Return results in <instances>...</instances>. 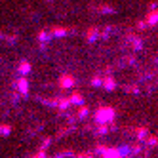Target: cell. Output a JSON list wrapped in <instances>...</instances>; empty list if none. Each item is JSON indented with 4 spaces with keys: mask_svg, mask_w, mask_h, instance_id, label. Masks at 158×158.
Listing matches in <instances>:
<instances>
[{
    "mask_svg": "<svg viewBox=\"0 0 158 158\" xmlns=\"http://www.w3.org/2000/svg\"><path fill=\"white\" fill-rule=\"evenodd\" d=\"M112 118H114V110H112V109H99V112L95 114L97 122H109Z\"/></svg>",
    "mask_w": 158,
    "mask_h": 158,
    "instance_id": "obj_1",
    "label": "cell"
},
{
    "mask_svg": "<svg viewBox=\"0 0 158 158\" xmlns=\"http://www.w3.org/2000/svg\"><path fill=\"white\" fill-rule=\"evenodd\" d=\"M92 84H94V86H99V84H103V80H101V78H99V76H95Z\"/></svg>",
    "mask_w": 158,
    "mask_h": 158,
    "instance_id": "obj_12",
    "label": "cell"
},
{
    "mask_svg": "<svg viewBox=\"0 0 158 158\" xmlns=\"http://www.w3.org/2000/svg\"><path fill=\"white\" fill-rule=\"evenodd\" d=\"M69 101H71V103H76V105H82V95L80 94H73V97Z\"/></svg>",
    "mask_w": 158,
    "mask_h": 158,
    "instance_id": "obj_6",
    "label": "cell"
},
{
    "mask_svg": "<svg viewBox=\"0 0 158 158\" xmlns=\"http://www.w3.org/2000/svg\"><path fill=\"white\" fill-rule=\"evenodd\" d=\"M114 86H116V84H114V80H112V78H105V88H107V89H114Z\"/></svg>",
    "mask_w": 158,
    "mask_h": 158,
    "instance_id": "obj_7",
    "label": "cell"
},
{
    "mask_svg": "<svg viewBox=\"0 0 158 158\" xmlns=\"http://www.w3.org/2000/svg\"><path fill=\"white\" fill-rule=\"evenodd\" d=\"M88 114V107H80V112H78V116H80V118H84Z\"/></svg>",
    "mask_w": 158,
    "mask_h": 158,
    "instance_id": "obj_11",
    "label": "cell"
},
{
    "mask_svg": "<svg viewBox=\"0 0 158 158\" xmlns=\"http://www.w3.org/2000/svg\"><path fill=\"white\" fill-rule=\"evenodd\" d=\"M65 32H67L65 29H53V35H55V36H63Z\"/></svg>",
    "mask_w": 158,
    "mask_h": 158,
    "instance_id": "obj_10",
    "label": "cell"
},
{
    "mask_svg": "<svg viewBox=\"0 0 158 158\" xmlns=\"http://www.w3.org/2000/svg\"><path fill=\"white\" fill-rule=\"evenodd\" d=\"M147 23H149V25H156L158 23V12H152L151 15H147Z\"/></svg>",
    "mask_w": 158,
    "mask_h": 158,
    "instance_id": "obj_4",
    "label": "cell"
},
{
    "mask_svg": "<svg viewBox=\"0 0 158 158\" xmlns=\"http://www.w3.org/2000/svg\"><path fill=\"white\" fill-rule=\"evenodd\" d=\"M17 86H19V92H21V94H27V89H29V86H27V80H25V78H19V82H17Z\"/></svg>",
    "mask_w": 158,
    "mask_h": 158,
    "instance_id": "obj_5",
    "label": "cell"
},
{
    "mask_svg": "<svg viewBox=\"0 0 158 158\" xmlns=\"http://www.w3.org/2000/svg\"><path fill=\"white\" fill-rule=\"evenodd\" d=\"M0 133H2V135H8V133H10V126H8V124H2V128H0Z\"/></svg>",
    "mask_w": 158,
    "mask_h": 158,
    "instance_id": "obj_9",
    "label": "cell"
},
{
    "mask_svg": "<svg viewBox=\"0 0 158 158\" xmlns=\"http://www.w3.org/2000/svg\"><path fill=\"white\" fill-rule=\"evenodd\" d=\"M29 69H31V65H29L27 61H23V63L19 65V71H21V73H29Z\"/></svg>",
    "mask_w": 158,
    "mask_h": 158,
    "instance_id": "obj_8",
    "label": "cell"
},
{
    "mask_svg": "<svg viewBox=\"0 0 158 158\" xmlns=\"http://www.w3.org/2000/svg\"><path fill=\"white\" fill-rule=\"evenodd\" d=\"M137 135H139V139H143L145 135H147V130H139V133H137Z\"/></svg>",
    "mask_w": 158,
    "mask_h": 158,
    "instance_id": "obj_13",
    "label": "cell"
},
{
    "mask_svg": "<svg viewBox=\"0 0 158 158\" xmlns=\"http://www.w3.org/2000/svg\"><path fill=\"white\" fill-rule=\"evenodd\" d=\"M97 151L103 154V158H122V152L116 151V149H105V147H99Z\"/></svg>",
    "mask_w": 158,
    "mask_h": 158,
    "instance_id": "obj_2",
    "label": "cell"
},
{
    "mask_svg": "<svg viewBox=\"0 0 158 158\" xmlns=\"http://www.w3.org/2000/svg\"><path fill=\"white\" fill-rule=\"evenodd\" d=\"M73 84H74L73 76H63V78H61V88H71Z\"/></svg>",
    "mask_w": 158,
    "mask_h": 158,
    "instance_id": "obj_3",
    "label": "cell"
},
{
    "mask_svg": "<svg viewBox=\"0 0 158 158\" xmlns=\"http://www.w3.org/2000/svg\"><path fill=\"white\" fill-rule=\"evenodd\" d=\"M36 158H46V154H44V152H40V154H38Z\"/></svg>",
    "mask_w": 158,
    "mask_h": 158,
    "instance_id": "obj_14",
    "label": "cell"
}]
</instances>
